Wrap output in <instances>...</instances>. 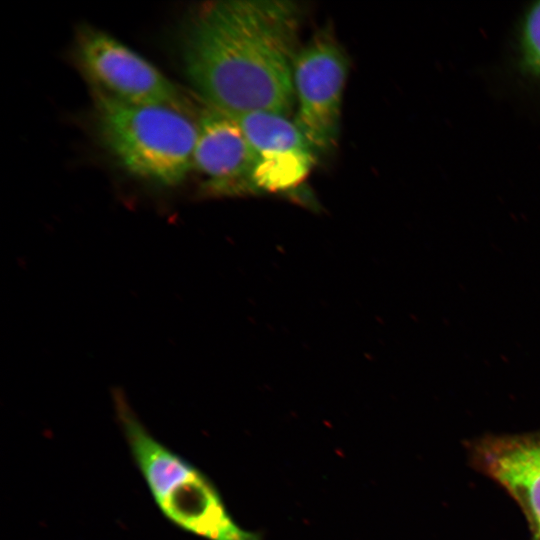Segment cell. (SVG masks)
Returning <instances> with one entry per match:
<instances>
[{"mask_svg": "<svg viewBox=\"0 0 540 540\" xmlns=\"http://www.w3.org/2000/svg\"><path fill=\"white\" fill-rule=\"evenodd\" d=\"M522 45L526 65L540 75V2L531 7L525 18Z\"/></svg>", "mask_w": 540, "mask_h": 540, "instance_id": "cell-9", "label": "cell"}, {"mask_svg": "<svg viewBox=\"0 0 540 540\" xmlns=\"http://www.w3.org/2000/svg\"><path fill=\"white\" fill-rule=\"evenodd\" d=\"M301 12L294 2L209 3L183 37L186 75L208 105L232 116L268 112L288 117Z\"/></svg>", "mask_w": 540, "mask_h": 540, "instance_id": "cell-1", "label": "cell"}, {"mask_svg": "<svg viewBox=\"0 0 540 540\" xmlns=\"http://www.w3.org/2000/svg\"><path fill=\"white\" fill-rule=\"evenodd\" d=\"M193 168L204 177L203 192L233 195L254 192L253 153L237 120L210 105L200 112Z\"/></svg>", "mask_w": 540, "mask_h": 540, "instance_id": "cell-8", "label": "cell"}, {"mask_svg": "<svg viewBox=\"0 0 540 540\" xmlns=\"http://www.w3.org/2000/svg\"><path fill=\"white\" fill-rule=\"evenodd\" d=\"M471 466L501 487L519 506L530 540H540V429L485 434L466 442Z\"/></svg>", "mask_w": 540, "mask_h": 540, "instance_id": "cell-6", "label": "cell"}, {"mask_svg": "<svg viewBox=\"0 0 540 540\" xmlns=\"http://www.w3.org/2000/svg\"><path fill=\"white\" fill-rule=\"evenodd\" d=\"M99 134L130 173L161 185L180 183L193 167L198 127L183 112L118 101L95 89Z\"/></svg>", "mask_w": 540, "mask_h": 540, "instance_id": "cell-3", "label": "cell"}, {"mask_svg": "<svg viewBox=\"0 0 540 540\" xmlns=\"http://www.w3.org/2000/svg\"><path fill=\"white\" fill-rule=\"evenodd\" d=\"M80 62L106 95L133 105L166 106L183 112L188 104L158 69L117 39L92 27L77 39Z\"/></svg>", "mask_w": 540, "mask_h": 540, "instance_id": "cell-5", "label": "cell"}, {"mask_svg": "<svg viewBox=\"0 0 540 540\" xmlns=\"http://www.w3.org/2000/svg\"><path fill=\"white\" fill-rule=\"evenodd\" d=\"M348 69L343 48L328 34L316 36L297 54L294 123L315 153L329 152L337 144Z\"/></svg>", "mask_w": 540, "mask_h": 540, "instance_id": "cell-4", "label": "cell"}, {"mask_svg": "<svg viewBox=\"0 0 540 540\" xmlns=\"http://www.w3.org/2000/svg\"><path fill=\"white\" fill-rule=\"evenodd\" d=\"M112 399L134 463L170 523L207 540H261L259 534L233 521L217 488L202 471L151 434L122 390L114 389Z\"/></svg>", "mask_w": 540, "mask_h": 540, "instance_id": "cell-2", "label": "cell"}, {"mask_svg": "<svg viewBox=\"0 0 540 540\" xmlns=\"http://www.w3.org/2000/svg\"><path fill=\"white\" fill-rule=\"evenodd\" d=\"M233 117L252 149L254 192H287L305 179L316 153L294 121L268 112Z\"/></svg>", "mask_w": 540, "mask_h": 540, "instance_id": "cell-7", "label": "cell"}]
</instances>
